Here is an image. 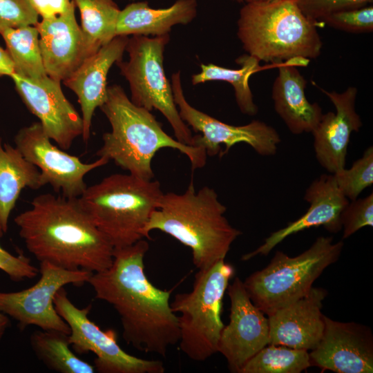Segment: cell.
Masks as SVG:
<instances>
[{
  "label": "cell",
  "mask_w": 373,
  "mask_h": 373,
  "mask_svg": "<svg viewBox=\"0 0 373 373\" xmlns=\"http://www.w3.org/2000/svg\"><path fill=\"white\" fill-rule=\"evenodd\" d=\"M149 249L144 239L114 248L111 266L93 273L88 283L96 298L117 312L128 344L166 357L169 347L179 341L178 321L170 305L172 290L157 288L145 274L144 259Z\"/></svg>",
  "instance_id": "1"
},
{
  "label": "cell",
  "mask_w": 373,
  "mask_h": 373,
  "mask_svg": "<svg viewBox=\"0 0 373 373\" xmlns=\"http://www.w3.org/2000/svg\"><path fill=\"white\" fill-rule=\"evenodd\" d=\"M15 222L27 249L39 262L93 273L108 268L114 247L79 204L78 198L44 193Z\"/></svg>",
  "instance_id": "2"
},
{
  "label": "cell",
  "mask_w": 373,
  "mask_h": 373,
  "mask_svg": "<svg viewBox=\"0 0 373 373\" xmlns=\"http://www.w3.org/2000/svg\"><path fill=\"white\" fill-rule=\"evenodd\" d=\"M227 207L216 191L204 186L195 191L191 181L182 193H164L144 228L145 238L159 230L189 247L198 269L224 260L232 243L242 234L224 216Z\"/></svg>",
  "instance_id": "3"
},
{
  "label": "cell",
  "mask_w": 373,
  "mask_h": 373,
  "mask_svg": "<svg viewBox=\"0 0 373 373\" xmlns=\"http://www.w3.org/2000/svg\"><path fill=\"white\" fill-rule=\"evenodd\" d=\"M99 108L111 131L103 135L97 157L113 160L128 173L146 180L153 179L151 162L164 148L185 155L193 171L205 165L207 155L203 148L184 144L169 135L151 111L135 104L121 86H108L106 99Z\"/></svg>",
  "instance_id": "4"
},
{
  "label": "cell",
  "mask_w": 373,
  "mask_h": 373,
  "mask_svg": "<svg viewBox=\"0 0 373 373\" xmlns=\"http://www.w3.org/2000/svg\"><path fill=\"white\" fill-rule=\"evenodd\" d=\"M296 0L245 3L237 21V37L248 55L260 61L280 64L296 58L316 59L323 43L317 28Z\"/></svg>",
  "instance_id": "5"
},
{
  "label": "cell",
  "mask_w": 373,
  "mask_h": 373,
  "mask_svg": "<svg viewBox=\"0 0 373 373\" xmlns=\"http://www.w3.org/2000/svg\"><path fill=\"white\" fill-rule=\"evenodd\" d=\"M163 193L157 180L115 173L87 186L77 198L113 247L121 248L146 238L144 228Z\"/></svg>",
  "instance_id": "6"
},
{
  "label": "cell",
  "mask_w": 373,
  "mask_h": 373,
  "mask_svg": "<svg viewBox=\"0 0 373 373\" xmlns=\"http://www.w3.org/2000/svg\"><path fill=\"white\" fill-rule=\"evenodd\" d=\"M343 241L319 236L300 254L290 257L277 251L264 269L256 271L243 282L252 303L269 316L306 295L313 283L343 251Z\"/></svg>",
  "instance_id": "7"
},
{
  "label": "cell",
  "mask_w": 373,
  "mask_h": 373,
  "mask_svg": "<svg viewBox=\"0 0 373 373\" xmlns=\"http://www.w3.org/2000/svg\"><path fill=\"white\" fill-rule=\"evenodd\" d=\"M234 273L233 267L224 260L198 269L192 289L177 294L170 303L172 311L180 314V349L193 361H204L218 352L224 326L222 299Z\"/></svg>",
  "instance_id": "8"
},
{
  "label": "cell",
  "mask_w": 373,
  "mask_h": 373,
  "mask_svg": "<svg viewBox=\"0 0 373 373\" xmlns=\"http://www.w3.org/2000/svg\"><path fill=\"white\" fill-rule=\"evenodd\" d=\"M169 41L170 35H132L125 50L128 60L116 64L129 84L131 100L149 111H160L172 127L175 139L193 146L191 130L180 116L171 84L164 72V53Z\"/></svg>",
  "instance_id": "9"
},
{
  "label": "cell",
  "mask_w": 373,
  "mask_h": 373,
  "mask_svg": "<svg viewBox=\"0 0 373 373\" xmlns=\"http://www.w3.org/2000/svg\"><path fill=\"white\" fill-rule=\"evenodd\" d=\"M59 315L70 327L69 342L77 354L93 352L94 367L100 373H164L165 367L159 360L136 357L124 351L117 344L116 332L104 331L88 318L91 305L80 309L69 299L67 291L60 288L54 298Z\"/></svg>",
  "instance_id": "10"
},
{
  "label": "cell",
  "mask_w": 373,
  "mask_h": 373,
  "mask_svg": "<svg viewBox=\"0 0 373 373\" xmlns=\"http://www.w3.org/2000/svg\"><path fill=\"white\" fill-rule=\"evenodd\" d=\"M173 98L179 114L186 124L198 135H193V146L203 148L207 155L220 157L228 153L236 144L245 143L258 154L271 156L281 142L278 131L260 120L241 126L224 123L192 106L186 99L180 72L171 75Z\"/></svg>",
  "instance_id": "11"
},
{
  "label": "cell",
  "mask_w": 373,
  "mask_h": 373,
  "mask_svg": "<svg viewBox=\"0 0 373 373\" xmlns=\"http://www.w3.org/2000/svg\"><path fill=\"white\" fill-rule=\"evenodd\" d=\"M39 271L40 278L32 287L19 291H0V312L14 318L22 329L36 325L70 334L68 325L55 309V296L66 285L88 283L93 272L68 270L48 262H40Z\"/></svg>",
  "instance_id": "12"
},
{
  "label": "cell",
  "mask_w": 373,
  "mask_h": 373,
  "mask_svg": "<svg viewBox=\"0 0 373 373\" xmlns=\"http://www.w3.org/2000/svg\"><path fill=\"white\" fill-rule=\"evenodd\" d=\"M14 140L23 156L39 170L45 185L68 198H79L87 187L85 175L109 162L99 157L91 163L82 162L52 144L39 122L21 128Z\"/></svg>",
  "instance_id": "13"
},
{
  "label": "cell",
  "mask_w": 373,
  "mask_h": 373,
  "mask_svg": "<svg viewBox=\"0 0 373 373\" xmlns=\"http://www.w3.org/2000/svg\"><path fill=\"white\" fill-rule=\"evenodd\" d=\"M230 299L228 325L218 343L229 370L239 373L244 365L269 343L268 318L251 301L243 282L236 277L227 287Z\"/></svg>",
  "instance_id": "14"
},
{
  "label": "cell",
  "mask_w": 373,
  "mask_h": 373,
  "mask_svg": "<svg viewBox=\"0 0 373 373\" xmlns=\"http://www.w3.org/2000/svg\"><path fill=\"white\" fill-rule=\"evenodd\" d=\"M323 334L309 353L311 365L336 373L373 372L371 329L354 322L334 321L324 315Z\"/></svg>",
  "instance_id": "15"
},
{
  "label": "cell",
  "mask_w": 373,
  "mask_h": 373,
  "mask_svg": "<svg viewBox=\"0 0 373 373\" xmlns=\"http://www.w3.org/2000/svg\"><path fill=\"white\" fill-rule=\"evenodd\" d=\"M15 88L28 109L35 115L45 132L63 150L71 147L83 133L82 116L62 92L60 82L48 77L33 82L12 74Z\"/></svg>",
  "instance_id": "16"
},
{
  "label": "cell",
  "mask_w": 373,
  "mask_h": 373,
  "mask_svg": "<svg viewBox=\"0 0 373 373\" xmlns=\"http://www.w3.org/2000/svg\"><path fill=\"white\" fill-rule=\"evenodd\" d=\"M75 3L66 12L42 19L35 27L46 72L61 82L71 76L93 54L75 17Z\"/></svg>",
  "instance_id": "17"
},
{
  "label": "cell",
  "mask_w": 373,
  "mask_h": 373,
  "mask_svg": "<svg viewBox=\"0 0 373 373\" xmlns=\"http://www.w3.org/2000/svg\"><path fill=\"white\" fill-rule=\"evenodd\" d=\"M320 90L334 104L336 112L323 114L312 132L314 149L319 164L329 173H334L345 168L351 134L358 132L363 125L355 108L358 90L354 86L342 93Z\"/></svg>",
  "instance_id": "18"
},
{
  "label": "cell",
  "mask_w": 373,
  "mask_h": 373,
  "mask_svg": "<svg viewBox=\"0 0 373 373\" xmlns=\"http://www.w3.org/2000/svg\"><path fill=\"white\" fill-rule=\"evenodd\" d=\"M303 199L309 207L302 216L271 233L260 246L244 254L241 260L247 261L256 256H267L288 236L312 227L322 226L333 233L341 231V214L349 200L337 186L334 174H322L315 179L306 189Z\"/></svg>",
  "instance_id": "19"
},
{
  "label": "cell",
  "mask_w": 373,
  "mask_h": 373,
  "mask_svg": "<svg viewBox=\"0 0 373 373\" xmlns=\"http://www.w3.org/2000/svg\"><path fill=\"white\" fill-rule=\"evenodd\" d=\"M327 291L312 287L300 299L267 316L269 344L294 349L314 350L323 334L324 315L321 309Z\"/></svg>",
  "instance_id": "20"
},
{
  "label": "cell",
  "mask_w": 373,
  "mask_h": 373,
  "mask_svg": "<svg viewBox=\"0 0 373 373\" xmlns=\"http://www.w3.org/2000/svg\"><path fill=\"white\" fill-rule=\"evenodd\" d=\"M128 37L118 35L88 57L79 68L63 81L77 95L83 121V140L90 137L95 110L105 102L107 76L111 66L122 60Z\"/></svg>",
  "instance_id": "21"
},
{
  "label": "cell",
  "mask_w": 373,
  "mask_h": 373,
  "mask_svg": "<svg viewBox=\"0 0 373 373\" xmlns=\"http://www.w3.org/2000/svg\"><path fill=\"white\" fill-rule=\"evenodd\" d=\"M310 60L296 58L282 62L277 68L271 90L274 110L289 131L295 135L312 133L320 122L322 108L310 103L305 95L307 80L297 67L306 66Z\"/></svg>",
  "instance_id": "22"
},
{
  "label": "cell",
  "mask_w": 373,
  "mask_h": 373,
  "mask_svg": "<svg viewBox=\"0 0 373 373\" xmlns=\"http://www.w3.org/2000/svg\"><path fill=\"white\" fill-rule=\"evenodd\" d=\"M197 0H177L166 8H152L147 1L133 2L120 10L115 29L118 35L160 37L176 25H187L197 16Z\"/></svg>",
  "instance_id": "23"
},
{
  "label": "cell",
  "mask_w": 373,
  "mask_h": 373,
  "mask_svg": "<svg viewBox=\"0 0 373 373\" xmlns=\"http://www.w3.org/2000/svg\"><path fill=\"white\" fill-rule=\"evenodd\" d=\"M45 186L41 172L16 146L0 138V233H6L10 213L24 188Z\"/></svg>",
  "instance_id": "24"
},
{
  "label": "cell",
  "mask_w": 373,
  "mask_h": 373,
  "mask_svg": "<svg viewBox=\"0 0 373 373\" xmlns=\"http://www.w3.org/2000/svg\"><path fill=\"white\" fill-rule=\"evenodd\" d=\"M236 62L240 66V68H228L212 63L202 64L200 72L191 76V84L195 86L211 81L228 82L233 88L236 102L240 112L249 116L256 115L258 108L254 100L249 78L260 70L278 68L281 63L261 66L260 61L248 54L238 57Z\"/></svg>",
  "instance_id": "25"
},
{
  "label": "cell",
  "mask_w": 373,
  "mask_h": 373,
  "mask_svg": "<svg viewBox=\"0 0 373 373\" xmlns=\"http://www.w3.org/2000/svg\"><path fill=\"white\" fill-rule=\"evenodd\" d=\"M0 34L14 63L15 74L33 82H41L48 77L35 26L6 28Z\"/></svg>",
  "instance_id": "26"
},
{
  "label": "cell",
  "mask_w": 373,
  "mask_h": 373,
  "mask_svg": "<svg viewBox=\"0 0 373 373\" xmlns=\"http://www.w3.org/2000/svg\"><path fill=\"white\" fill-rule=\"evenodd\" d=\"M69 334L56 331L34 332L31 347L36 356L49 369L60 373H93L94 365L79 358L70 348Z\"/></svg>",
  "instance_id": "27"
},
{
  "label": "cell",
  "mask_w": 373,
  "mask_h": 373,
  "mask_svg": "<svg viewBox=\"0 0 373 373\" xmlns=\"http://www.w3.org/2000/svg\"><path fill=\"white\" fill-rule=\"evenodd\" d=\"M80 12L81 28L88 45L96 52L115 37L121 10L113 0H73Z\"/></svg>",
  "instance_id": "28"
},
{
  "label": "cell",
  "mask_w": 373,
  "mask_h": 373,
  "mask_svg": "<svg viewBox=\"0 0 373 373\" xmlns=\"http://www.w3.org/2000/svg\"><path fill=\"white\" fill-rule=\"evenodd\" d=\"M311 366L307 350L268 344L239 373H300Z\"/></svg>",
  "instance_id": "29"
},
{
  "label": "cell",
  "mask_w": 373,
  "mask_h": 373,
  "mask_svg": "<svg viewBox=\"0 0 373 373\" xmlns=\"http://www.w3.org/2000/svg\"><path fill=\"white\" fill-rule=\"evenodd\" d=\"M332 174L343 194L351 201L356 200L373 184V147L367 148L350 169L343 168Z\"/></svg>",
  "instance_id": "30"
},
{
  "label": "cell",
  "mask_w": 373,
  "mask_h": 373,
  "mask_svg": "<svg viewBox=\"0 0 373 373\" xmlns=\"http://www.w3.org/2000/svg\"><path fill=\"white\" fill-rule=\"evenodd\" d=\"M321 22L333 28L351 33L373 31V6L345 10L329 14Z\"/></svg>",
  "instance_id": "31"
},
{
  "label": "cell",
  "mask_w": 373,
  "mask_h": 373,
  "mask_svg": "<svg viewBox=\"0 0 373 373\" xmlns=\"http://www.w3.org/2000/svg\"><path fill=\"white\" fill-rule=\"evenodd\" d=\"M341 222L343 239L348 238L363 227H372L373 193L349 202L341 214Z\"/></svg>",
  "instance_id": "32"
},
{
  "label": "cell",
  "mask_w": 373,
  "mask_h": 373,
  "mask_svg": "<svg viewBox=\"0 0 373 373\" xmlns=\"http://www.w3.org/2000/svg\"><path fill=\"white\" fill-rule=\"evenodd\" d=\"M38 17L29 0H0V32L6 28L35 26Z\"/></svg>",
  "instance_id": "33"
},
{
  "label": "cell",
  "mask_w": 373,
  "mask_h": 373,
  "mask_svg": "<svg viewBox=\"0 0 373 373\" xmlns=\"http://www.w3.org/2000/svg\"><path fill=\"white\" fill-rule=\"evenodd\" d=\"M296 1L307 18L319 22L329 14L362 8L373 3V0H296Z\"/></svg>",
  "instance_id": "34"
},
{
  "label": "cell",
  "mask_w": 373,
  "mask_h": 373,
  "mask_svg": "<svg viewBox=\"0 0 373 373\" xmlns=\"http://www.w3.org/2000/svg\"><path fill=\"white\" fill-rule=\"evenodd\" d=\"M2 236L0 233V236ZM0 269L5 272L13 281H21L25 278H33L39 272L30 260L23 256H14L0 246Z\"/></svg>",
  "instance_id": "35"
},
{
  "label": "cell",
  "mask_w": 373,
  "mask_h": 373,
  "mask_svg": "<svg viewBox=\"0 0 373 373\" xmlns=\"http://www.w3.org/2000/svg\"><path fill=\"white\" fill-rule=\"evenodd\" d=\"M15 73L14 63L6 50L0 46V77L11 76Z\"/></svg>",
  "instance_id": "36"
},
{
  "label": "cell",
  "mask_w": 373,
  "mask_h": 373,
  "mask_svg": "<svg viewBox=\"0 0 373 373\" xmlns=\"http://www.w3.org/2000/svg\"><path fill=\"white\" fill-rule=\"evenodd\" d=\"M48 6L54 16L66 12L75 3L73 0H47Z\"/></svg>",
  "instance_id": "37"
},
{
  "label": "cell",
  "mask_w": 373,
  "mask_h": 373,
  "mask_svg": "<svg viewBox=\"0 0 373 373\" xmlns=\"http://www.w3.org/2000/svg\"><path fill=\"white\" fill-rule=\"evenodd\" d=\"M31 5L42 19H49L54 17L48 6L47 0H29Z\"/></svg>",
  "instance_id": "38"
},
{
  "label": "cell",
  "mask_w": 373,
  "mask_h": 373,
  "mask_svg": "<svg viewBox=\"0 0 373 373\" xmlns=\"http://www.w3.org/2000/svg\"><path fill=\"white\" fill-rule=\"evenodd\" d=\"M10 321L7 315L0 312V341L2 339L7 328L9 327Z\"/></svg>",
  "instance_id": "39"
},
{
  "label": "cell",
  "mask_w": 373,
  "mask_h": 373,
  "mask_svg": "<svg viewBox=\"0 0 373 373\" xmlns=\"http://www.w3.org/2000/svg\"><path fill=\"white\" fill-rule=\"evenodd\" d=\"M237 1L238 3H251L254 1H276V0H234Z\"/></svg>",
  "instance_id": "40"
}]
</instances>
